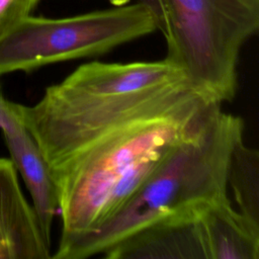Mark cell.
Returning <instances> with one entry per match:
<instances>
[{"label": "cell", "instance_id": "obj_8", "mask_svg": "<svg viewBox=\"0 0 259 259\" xmlns=\"http://www.w3.org/2000/svg\"><path fill=\"white\" fill-rule=\"evenodd\" d=\"M1 132L10 159L30 193L40 229L51 242L52 224L59 207L57 187L37 144L19 117L18 103L16 113Z\"/></svg>", "mask_w": 259, "mask_h": 259}, {"label": "cell", "instance_id": "obj_6", "mask_svg": "<svg viewBox=\"0 0 259 259\" xmlns=\"http://www.w3.org/2000/svg\"><path fill=\"white\" fill-rule=\"evenodd\" d=\"M200 209L160 219L124 238L102 257L106 259H207L199 222Z\"/></svg>", "mask_w": 259, "mask_h": 259}, {"label": "cell", "instance_id": "obj_3", "mask_svg": "<svg viewBox=\"0 0 259 259\" xmlns=\"http://www.w3.org/2000/svg\"><path fill=\"white\" fill-rule=\"evenodd\" d=\"M243 135V119L222 108L197 134L177 144L116 212L93 231L58 244L52 258L102 256L160 219L228 198L230 158Z\"/></svg>", "mask_w": 259, "mask_h": 259}, {"label": "cell", "instance_id": "obj_7", "mask_svg": "<svg viewBox=\"0 0 259 259\" xmlns=\"http://www.w3.org/2000/svg\"><path fill=\"white\" fill-rule=\"evenodd\" d=\"M50 251L51 242L22 193L13 162L0 157V259H49Z\"/></svg>", "mask_w": 259, "mask_h": 259}, {"label": "cell", "instance_id": "obj_10", "mask_svg": "<svg viewBox=\"0 0 259 259\" xmlns=\"http://www.w3.org/2000/svg\"><path fill=\"white\" fill-rule=\"evenodd\" d=\"M227 183L237 209L259 226V153L246 146L244 139L236 144L231 154Z\"/></svg>", "mask_w": 259, "mask_h": 259}, {"label": "cell", "instance_id": "obj_5", "mask_svg": "<svg viewBox=\"0 0 259 259\" xmlns=\"http://www.w3.org/2000/svg\"><path fill=\"white\" fill-rule=\"evenodd\" d=\"M158 29L157 15L140 2L62 18L28 15L0 36V76L100 56Z\"/></svg>", "mask_w": 259, "mask_h": 259}, {"label": "cell", "instance_id": "obj_11", "mask_svg": "<svg viewBox=\"0 0 259 259\" xmlns=\"http://www.w3.org/2000/svg\"><path fill=\"white\" fill-rule=\"evenodd\" d=\"M40 0H0V36L18 21L31 15Z\"/></svg>", "mask_w": 259, "mask_h": 259}, {"label": "cell", "instance_id": "obj_13", "mask_svg": "<svg viewBox=\"0 0 259 259\" xmlns=\"http://www.w3.org/2000/svg\"><path fill=\"white\" fill-rule=\"evenodd\" d=\"M111 4H113V6H119V5H124V4H127V3H131V2H140V3H143L145 5H147L148 7H150L154 12L155 14L157 15L158 19H159V26H160V15H161V12H160V2L159 0H108Z\"/></svg>", "mask_w": 259, "mask_h": 259}, {"label": "cell", "instance_id": "obj_2", "mask_svg": "<svg viewBox=\"0 0 259 259\" xmlns=\"http://www.w3.org/2000/svg\"><path fill=\"white\" fill-rule=\"evenodd\" d=\"M172 77L164 60L90 62L49 86L35 104L18 103L19 117L52 172L91 141L162 105L189 84L184 78L169 81Z\"/></svg>", "mask_w": 259, "mask_h": 259}, {"label": "cell", "instance_id": "obj_1", "mask_svg": "<svg viewBox=\"0 0 259 259\" xmlns=\"http://www.w3.org/2000/svg\"><path fill=\"white\" fill-rule=\"evenodd\" d=\"M222 103L190 84L153 110L99 136L52 171L61 215L59 244L116 212L180 142L197 134Z\"/></svg>", "mask_w": 259, "mask_h": 259}, {"label": "cell", "instance_id": "obj_9", "mask_svg": "<svg viewBox=\"0 0 259 259\" xmlns=\"http://www.w3.org/2000/svg\"><path fill=\"white\" fill-rule=\"evenodd\" d=\"M207 259H258L259 226L252 223L228 198L199 211Z\"/></svg>", "mask_w": 259, "mask_h": 259}, {"label": "cell", "instance_id": "obj_12", "mask_svg": "<svg viewBox=\"0 0 259 259\" xmlns=\"http://www.w3.org/2000/svg\"><path fill=\"white\" fill-rule=\"evenodd\" d=\"M17 103L5 98L0 84V130L7 124L10 118L16 113Z\"/></svg>", "mask_w": 259, "mask_h": 259}, {"label": "cell", "instance_id": "obj_4", "mask_svg": "<svg viewBox=\"0 0 259 259\" xmlns=\"http://www.w3.org/2000/svg\"><path fill=\"white\" fill-rule=\"evenodd\" d=\"M164 58L196 90L235 98L243 46L258 31L259 0H159Z\"/></svg>", "mask_w": 259, "mask_h": 259}]
</instances>
